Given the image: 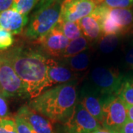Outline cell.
Segmentation results:
<instances>
[{
    "instance_id": "obj_5",
    "label": "cell",
    "mask_w": 133,
    "mask_h": 133,
    "mask_svg": "<svg viewBox=\"0 0 133 133\" xmlns=\"http://www.w3.org/2000/svg\"><path fill=\"white\" fill-rule=\"evenodd\" d=\"M0 93L7 98H28L24 84L5 53L0 54Z\"/></svg>"
},
{
    "instance_id": "obj_20",
    "label": "cell",
    "mask_w": 133,
    "mask_h": 133,
    "mask_svg": "<svg viewBox=\"0 0 133 133\" xmlns=\"http://www.w3.org/2000/svg\"><path fill=\"white\" fill-rule=\"evenodd\" d=\"M40 0H14L12 9L21 14L28 16L32 10L36 7Z\"/></svg>"
},
{
    "instance_id": "obj_15",
    "label": "cell",
    "mask_w": 133,
    "mask_h": 133,
    "mask_svg": "<svg viewBox=\"0 0 133 133\" xmlns=\"http://www.w3.org/2000/svg\"><path fill=\"white\" fill-rule=\"evenodd\" d=\"M102 102L103 99H100L98 97L89 93L84 95L80 102L87 111L101 124L103 122Z\"/></svg>"
},
{
    "instance_id": "obj_13",
    "label": "cell",
    "mask_w": 133,
    "mask_h": 133,
    "mask_svg": "<svg viewBox=\"0 0 133 133\" xmlns=\"http://www.w3.org/2000/svg\"><path fill=\"white\" fill-rule=\"evenodd\" d=\"M101 5H98L94 12L90 16L79 20L78 22L81 32L90 41L98 40L102 34L101 28Z\"/></svg>"
},
{
    "instance_id": "obj_28",
    "label": "cell",
    "mask_w": 133,
    "mask_h": 133,
    "mask_svg": "<svg viewBox=\"0 0 133 133\" xmlns=\"http://www.w3.org/2000/svg\"><path fill=\"white\" fill-rule=\"evenodd\" d=\"M14 0H0V13L9 10L12 7Z\"/></svg>"
},
{
    "instance_id": "obj_24",
    "label": "cell",
    "mask_w": 133,
    "mask_h": 133,
    "mask_svg": "<svg viewBox=\"0 0 133 133\" xmlns=\"http://www.w3.org/2000/svg\"><path fill=\"white\" fill-rule=\"evenodd\" d=\"M0 133H19L14 119L8 117L0 120Z\"/></svg>"
},
{
    "instance_id": "obj_19",
    "label": "cell",
    "mask_w": 133,
    "mask_h": 133,
    "mask_svg": "<svg viewBox=\"0 0 133 133\" xmlns=\"http://www.w3.org/2000/svg\"><path fill=\"white\" fill-rule=\"evenodd\" d=\"M116 95L124 104L133 106V78H124Z\"/></svg>"
},
{
    "instance_id": "obj_27",
    "label": "cell",
    "mask_w": 133,
    "mask_h": 133,
    "mask_svg": "<svg viewBox=\"0 0 133 133\" xmlns=\"http://www.w3.org/2000/svg\"><path fill=\"white\" fill-rule=\"evenodd\" d=\"M119 133H133V121L129 120L119 130Z\"/></svg>"
},
{
    "instance_id": "obj_21",
    "label": "cell",
    "mask_w": 133,
    "mask_h": 133,
    "mask_svg": "<svg viewBox=\"0 0 133 133\" xmlns=\"http://www.w3.org/2000/svg\"><path fill=\"white\" fill-rule=\"evenodd\" d=\"M119 42V36L117 35H106L103 36L99 43L100 50L104 53L112 52Z\"/></svg>"
},
{
    "instance_id": "obj_26",
    "label": "cell",
    "mask_w": 133,
    "mask_h": 133,
    "mask_svg": "<svg viewBox=\"0 0 133 133\" xmlns=\"http://www.w3.org/2000/svg\"><path fill=\"white\" fill-rule=\"evenodd\" d=\"M8 107L5 99V97L0 93V120L8 118Z\"/></svg>"
},
{
    "instance_id": "obj_32",
    "label": "cell",
    "mask_w": 133,
    "mask_h": 133,
    "mask_svg": "<svg viewBox=\"0 0 133 133\" xmlns=\"http://www.w3.org/2000/svg\"><path fill=\"white\" fill-rule=\"evenodd\" d=\"M40 1H44V0H40ZM40 1H39V2H40Z\"/></svg>"
},
{
    "instance_id": "obj_18",
    "label": "cell",
    "mask_w": 133,
    "mask_h": 133,
    "mask_svg": "<svg viewBox=\"0 0 133 133\" xmlns=\"http://www.w3.org/2000/svg\"><path fill=\"white\" fill-rule=\"evenodd\" d=\"M57 27L69 40L72 41L82 36V32L78 22H67L60 19Z\"/></svg>"
},
{
    "instance_id": "obj_12",
    "label": "cell",
    "mask_w": 133,
    "mask_h": 133,
    "mask_svg": "<svg viewBox=\"0 0 133 133\" xmlns=\"http://www.w3.org/2000/svg\"><path fill=\"white\" fill-rule=\"evenodd\" d=\"M47 70L52 86L73 82L76 79V74L69 66L52 58H47Z\"/></svg>"
},
{
    "instance_id": "obj_8",
    "label": "cell",
    "mask_w": 133,
    "mask_h": 133,
    "mask_svg": "<svg viewBox=\"0 0 133 133\" xmlns=\"http://www.w3.org/2000/svg\"><path fill=\"white\" fill-rule=\"evenodd\" d=\"M67 133H92L101 129V124L81 103H77L70 118L64 124Z\"/></svg>"
},
{
    "instance_id": "obj_17",
    "label": "cell",
    "mask_w": 133,
    "mask_h": 133,
    "mask_svg": "<svg viewBox=\"0 0 133 133\" xmlns=\"http://www.w3.org/2000/svg\"><path fill=\"white\" fill-rule=\"evenodd\" d=\"M90 61V54L83 52L70 58H64V62L73 72H82L87 70Z\"/></svg>"
},
{
    "instance_id": "obj_29",
    "label": "cell",
    "mask_w": 133,
    "mask_h": 133,
    "mask_svg": "<svg viewBox=\"0 0 133 133\" xmlns=\"http://www.w3.org/2000/svg\"><path fill=\"white\" fill-rule=\"evenodd\" d=\"M125 60L129 66L133 69V48L127 52L126 56H125Z\"/></svg>"
},
{
    "instance_id": "obj_23",
    "label": "cell",
    "mask_w": 133,
    "mask_h": 133,
    "mask_svg": "<svg viewBox=\"0 0 133 133\" xmlns=\"http://www.w3.org/2000/svg\"><path fill=\"white\" fill-rule=\"evenodd\" d=\"M101 5L110 8H129L133 5V0H101Z\"/></svg>"
},
{
    "instance_id": "obj_25",
    "label": "cell",
    "mask_w": 133,
    "mask_h": 133,
    "mask_svg": "<svg viewBox=\"0 0 133 133\" xmlns=\"http://www.w3.org/2000/svg\"><path fill=\"white\" fill-rule=\"evenodd\" d=\"M19 133H36L29 124L21 116L16 114L14 118Z\"/></svg>"
},
{
    "instance_id": "obj_34",
    "label": "cell",
    "mask_w": 133,
    "mask_h": 133,
    "mask_svg": "<svg viewBox=\"0 0 133 133\" xmlns=\"http://www.w3.org/2000/svg\"><path fill=\"white\" fill-rule=\"evenodd\" d=\"M132 33H133V31H132Z\"/></svg>"
},
{
    "instance_id": "obj_3",
    "label": "cell",
    "mask_w": 133,
    "mask_h": 133,
    "mask_svg": "<svg viewBox=\"0 0 133 133\" xmlns=\"http://www.w3.org/2000/svg\"><path fill=\"white\" fill-rule=\"evenodd\" d=\"M61 5L62 0L40 1L30 19L25 37L35 42L48 35L60 20Z\"/></svg>"
},
{
    "instance_id": "obj_11",
    "label": "cell",
    "mask_w": 133,
    "mask_h": 133,
    "mask_svg": "<svg viewBox=\"0 0 133 133\" xmlns=\"http://www.w3.org/2000/svg\"><path fill=\"white\" fill-rule=\"evenodd\" d=\"M16 114L24 118L36 133H56L51 121L33 110L29 105L22 106Z\"/></svg>"
},
{
    "instance_id": "obj_4",
    "label": "cell",
    "mask_w": 133,
    "mask_h": 133,
    "mask_svg": "<svg viewBox=\"0 0 133 133\" xmlns=\"http://www.w3.org/2000/svg\"><path fill=\"white\" fill-rule=\"evenodd\" d=\"M102 34L120 36L133 28V10L130 8H110L101 5Z\"/></svg>"
},
{
    "instance_id": "obj_30",
    "label": "cell",
    "mask_w": 133,
    "mask_h": 133,
    "mask_svg": "<svg viewBox=\"0 0 133 133\" xmlns=\"http://www.w3.org/2000/svg\"><path fill=\"white\" fill-rule=\"evenodd\" d=\"M126 105V108L127 110V115L129 120H131L132 121H133V106L132 105H129L125 104Z\"/></svg>"
},
{
    "instance_id": "obj_7",
    "label": "cell",
    "mask_w": 133,
    "mask_h": 133,
    "mask_svg": "<svg viewBox=\"0 0 133 133\" xmlns=\"http://www.w3.org/2000/svg\"><path fill=\"white\" fill-rule=\"evenodd\" d=\"M91 79L104 96L116 95L124 78L113 68L95 67L91 72Z\"/></svg>"
},
{
    "instance_id": "obj_14",
    "label": "cell",
    "mask_w": 133,
    "mask_h": 133,
    "mask_svg": "<svg viewBox=\"0 0 133 133\" xmlns=\"http://www.w3.org/2000/svg\"><path fill=\"white\" fill-rule=\"evenodd\" d=\"M28 23V16L21 14L14 10L9 9L0 13V27L13 34L22 33Z\"/></svg>"
},
{
    "instance_id": "obj_1",
    "label": "cell",
    "mask_w": 133,
    "mask_h": 133,
    "mask_svg": "<svg viewBox=\"0 0 133 133\" xmlns=\"http://www.w3.org/2000/svg\"><path fill=\"white\" fill-rule=\"evenodd\" d=\"M5 55L23 81L30 99L36 98L52 87L48 77V58L40 50L16 47Z\"/></svg>"
},
{
    "instance_id": "obj_33",
    "label": "cell",
    "mask_w": 133,
    "mask_h": 133,
    "mask_svg": "<svg viewBox=\"0 0 133 133\" xmlns=\"http://www.w3.org/2000/svg\"><path fill=\"white\" fill-rule=\"evenodd\" d=\"M132 10H133V5H132Z\"/></svg>"
},
{
    "instance_id": "obj_9",
    "label": "cell",
    "mask_w": 133,
    "mask_h": 133,
    "mask_svg": "<svg viewBox=\"0 0 133 133\" xmlns=\"http://www.w3.org/2000/svg\"><path fill=\"white\" fill-rule=\"evenodd\" d=\"M101 3V0H64L61 5L60 19L78 22L92 14Z\"/></svg>"
},
{
    "instance_id": "obj_31",
    "label": "cell",
    "mask_w": 133,
    "mask_h": 133,
    "mask_svg": "<svg viewBox=\"0 0 133 133\" xmlns=\"http://www.w3.org/2000/svg\"><path fill=\"white\" fill-rule=\"evenodd\" d=\"M92 133H119L117 131H114V130H110V129H100L98 130H96L95 132Z\"/></svg>"
},
{
    "instance_id": "obj_22",
    "label": "cell",
    "mask_w": 133,
    "mask_h": 133,
    "mask_svg": "<svg viewBox=\"0 0 133 133\" xmlns=\"http://www.w3.org/2000/svg\"><path fill=\"white\" fill-rule=\"evenodd\" d=\"M14 44V37L8 30L0 27V51L10 48Z\"/></svg>"
},
{
    "instance_id": "obj_2",
    "label": "cell",
    "mask_w": 133,
    "mask_h": 133,
    "mask_svg": "<svg viewBox=\"0 0 133 133\" xmlns=\"http://www.w3.org/2000/svg\"><path fill=\"white\" fill-rule=\"evenodd\" d=\"M76 86L66 83L48 89L29 104L30 107L54 123L65 124L75 109Z\"/></svg>"
},
{
    "instance_id": "obj_6",
    "label": "cell",
    "mask_w": 133,
    "mask_h": 133,
    "mask_svg": "<svg viewBox=\"0 0 133 133\" xmlns=\"http://www.w3.org/2000/svg\"><path fill=\"white\" fill-rule=\"evenodd\" d=\"M102 111L103 122L101 126L104 129L119 132L129 120L126 105L116 95L104 97Z\"/></svg>"
},
{
    "instance_id": "obj_10",
    "label": "cell",
    "mask_w": 133,
    "mask_h": 133,
    "mask_svg": "<svg viewBox=\"0 0 133 133\" xmlns=\"http://www.w3.org/2000/svg\"><path fill=\"white\" fill-rule=\"evenodd\" d=\"M41 48L42 52L49 56L62 57L63 52L69 44V39L58 29L57 25L44 37L35 42Z\"/></svg>"
},
{
    "instance_id": "obj_16",
    "label": "cell",
    "mask_w": 133,
    "mask_h": 133,
    "mask_svg": "<svg viewBox=\"0 0 133 133\" xmlns=\"http://www.w3.org/2000/svg\"><path fill=\"white\" fill-rule=\"evenodd\" d=\"M89 47V41L84 36H81V37L74 39L69 42L68 45L63 52L62 57L63 58L72 57L76 56L81 52H84Z\"/></svg>"
}]
</instances>
